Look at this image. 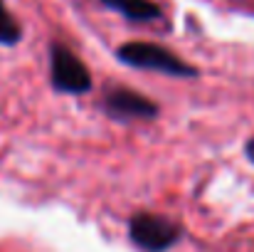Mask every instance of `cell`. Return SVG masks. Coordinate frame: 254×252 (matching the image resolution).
Returning <instances> with one entry per match:
<instances>
[{
    "instance_id": "obj_5",
    "label": "cell",
    "mask_w": 254,
    "mask_h": 252,
    "mask_svg": "<svg viewBox=\"0 0 254 252\" xmlns=\"http://www.w3.org/2000/svg\"><path fill=\"white\" fill-rule=\"evenodd\" d=\"M104 7L124 15L131 22H153L161 17V7L153 0H99Z\"/></svg>"
},
{
    "instance_id": "obj_6",
    "label": "cell",
    "mask_w": 254,
    "mask_h": 252,
    "mask_svg": "<svg viewBox=\"0 0 254 252\" xmlns=\"http://www.w3.org/2000/svg\"><path fill=\"white\" fill-rule=\"evenodd\" d=\"M22 40V27L17 22V17L7 10L5 0H0V45L12 47Z\"/></svg>"
},
{
    "instance_id": "obj_2",
    "label": "cell",
    "mask_w": 254,
    "mask_h": 252,
    "mask_svg": "<svg viewBox=\"0 0 254 252\" xmlns=\"http://www.w3.org/2000/svg\"><path fill=\"white\" fill-rule=\"evenodd\" d=\"M128 238L131 243L143 252H166L183 238L180 225L170 218L156 215V213H136L128 220Z\"/></svg>"
},
{
    "instance_id": "obj_3",
    "label": "cell",
    "mask_w": 254,
    "mask_h": 252,
    "mask_svg": "<svg viewBox=\"0 0 254 252\" xmlns=\"http://www.w3.org/2000/svg\"><path fill=\"white\" fill-rule=\"evenodd\" d=\"M50 75L52 86L62 94H86L91 89L89 67L62 42H52L50 47Z\"/></svg>"
},
{
    "instance_id": "obj_4",
    "label": "cell",
    "mask_w": 254,
    "mask_h": 252,
    "mask_svg": "<svg viewBox=\"0 0 254 252\" xmlns=\"http://www.w3.org/2000/svg\"><path fill=\"white\" fill-rule=\"evenodd\" d=\"M104 111L114 121H151L158 116V104L151 101L148 96L126 89V86H114L106 91L101 101Z\"/></svg>"
},
{
    "instance_id": "obj_7",
    "label": "cell",
    "mask_w": 254,
    "mask_h": 252,
    "mask_svg": "<svg viewBox=\"0 0 254 252\" xmlns=\"http://www.w3.org/2000/svg\"><path fill=\"white\" fill-rule=\"evenodd\" d=\"M245 154H247V159H250V161L254 164V136L250 139V141H247V146H245Z\"/></svg>"
},
{
    "instance_id": "obj_1",
    "label": "cell",
    "mask_w": 254,
    "mask_h": 252,
    "mask_svg": "<svg viewBox=\"0 0 254 252\" xmlns=\"http://www.w3.org/2000/svg\"><path fill=\"white\" fill-rule=\"evenodd\" d=\"M116 57L136 70H148V72H158V75H168V77H183V80H192L197 77V70L192 65H188L185 60H180L175 52H170L168 47L156 45V42H126L116 50Z\"/></svg>"
}]
</instances>
